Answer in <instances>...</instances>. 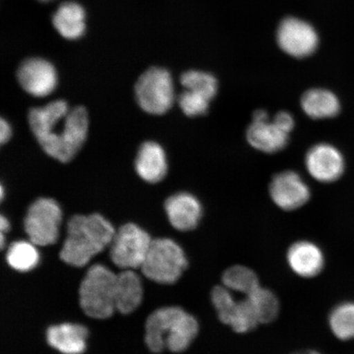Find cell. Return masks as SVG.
Masks as SVG:
<instances>
[{
    "label": "cell",
    "mask_w": 354,
    "mask_h": 354,
    "mask_svg": "<svg viewBox=\"0 0 354 354\" xmlns=\"http://www.w3.org/2000/svg\"><path fill=\"white\" fill-rule=\"evenodd\" d=\"M28 121L44 151L62 162L72 160L86 140L88 120L86 109H70L64 100L30 109Z\"/></svg>",
    "instance_id": "cell-1"
},
{
    "label": "cell",
    "mask_w": 354,
    "mask_h": 354,
    "mask_svg": "<svg viewBox=\"0 0 354 354\" xmlns=\"http://www.w3.org/2000/svg\"><path fill=\"white\" fill-rule=\"evenodd\" d=\"M115 233L113 225L100 214L73 216L68 223L60 259L73 267H84L110 245Z\"/></svg>",
    "instance_id": "cell-2"
},
{
    "label": "cell",
    "mask_w": 354,
    "mask_h": 354,
    "mask_svg": "<svg viewBox=\"0 0 354 354\" xmlns=\"http://www.w3.org/2000/svg\"><path fill=\"white\" fill-rule=\"evenodd\" d=\"M198 332L196 317L178 307H167L150 314L145 323V343L153 353L165 349L180 353L189 347Z\"/></svg>",
    "instance_id": "cell-3"
},
{
    "label": "cell",
    "mask_w": 354,
    "mask_h": 354,
    "mask_svg": "<svg viewBox=\"0 0 354 354\" xmlns=\"http://www.w3.org/2000/svg\"><path fill=\"white\" fill-rule=\"evenodd\" d=\"M117 275L104 266L88 268L79 288V302L82 311L95 319L113 316L116 304Z\"/></svg>",
    "instance_id": "cell-4"
},
{
    "label": "cell",
    "mask_w": 354,
    "mask_h": 354,
    "mask_svg": "<svg viewBox=\"0 0 354 354\" xmlns=\"http://www.w3.org/2000/svg\"><path fill=\"white\" fill-rule=\"evenodd\" d=\"M188 261L178 243L167 238L155 239L150 245L141 272L149 280L171 285L179 280Z\"/></svg>",
    "instance_id": "cell-5"
},
{
    "label": "cell",
    "mask_w": 354,
    "mask_h": 354,
    "mask_svg": "<svg viewBox=\"0 0 354 354\" xmlns=\"http://www.w3.org/2000/svg\"><path fill=\"white\" fill-rule=\"evenodd\" d=\"M136 95L145 112L153 115L167 113L176 100L174 80L170 73L161 68L146 71L136 83Z\"/></svg>",
    "instance_id": "cell-6"
},
{
    "label": "cell",
    "mask_w": 354,
    "mask_h": 354,
    "mask_svg": "<svg viewBox=\"0 0 354 354\" xmlns=\"http://www.w3.org/2000/svg\"><path fill=\"white\" fill-rule=\"evenodd\" d=\"M152 241L149 234L138 225H123L110 243V259L119 268H140Z\"/></svg>",
    "instance_id": "cell-7"
},
{
    "label": "cell",
    "mask_w": 354,
    "mask_h": 354,
    "mask_svg": "<svg viewBox=\"0 0 354 354\" xmlns=\"http://www.w3.org/2000/svg\"><path fill=\"white\" fill-rule=\"evenodd\" d=\"M62 210L54 199L41 198L29 207L24 220L29 240L38 246L54 245L59 237Z\"/></svg>",
    "instance_id": "cell-8"
},
{
    "label": "cell",
    "mask_w": 354,
    "mask_h": 354,
    "mask_svg": "<svg viewBox=\"0 0 354 354\" xmlns=\"http://www.w3.org/2000/svg\"><path fill=\"white\" fill-rule=\"evenodd\" d=\"M211 299L221 322L237 333H247L260 324L254 305L247 296L236 299L232 290L218 286L212 290Z\"/></svg>",
    "instance_id": "cell-9"
},
{
    "label": "cell",
    "mask_w": 354,
    "mask_h": 354,
    "mask_svg": "<svg viewBox=\"0 0 354 354\" xmlns=\"http://www.w3.org/2000/svg\"><path fill=\"white\" fill-rule=\"evenodd\" d=\"M278 46L291 57L304 59L316 51L319 39L308 22L295 17L283 20L277 30Z\"/></svg>",
    "instance_id": "cell-10"
},
{
    "label": "cell",
    "mask_w": 354,
    "mask_h": 354,
    "mask_svg": "<svg viewBox=\"0 0 354 354\" xmlns=\"http://www.w3.org/2000/svg\"><path fill=\"white\" fill-rule=\"evenodd\" d=\"M269 193L274 203L286 211L299 209L311 196L308 185L293 171H282L274 176Z\"/></svg>",
    "instance_id": "cell-11"
},
{
    "label": "cell",
    "mask_w": 354,
    "mask_h": 354,
    "mask_svg": "<svg viewBox=\"0 0 354 354\" xmlns=\"http://www.w3.org/2000/svg\"><path fill=\"white\" fill-rule=\"evenodd\" d=\"M17 79L26 92L38 98L52 94L57 84L54 65L41 57L25 60L17 71Z\"/></svg>",
    "instance_id": "cell-12"
},
{
    "label": "cell",
    "mask_w": 354,
    "mask_h": 354,
    "mask_svg": "<svg viewBox=\"0 0 354 354\" xmlns=\"http://www.w3.org/2000/svg\"><path fill=\"white\" fill-rule=\"evenodd\" d=\"M305 166L310 176L322 183H334L344 171L342 153L335 146L325 143L313 145L308 150Z\"/></svg>",
    "instance_id": "cell-13"
},
{
    "label": "cell",
    "mask_w": 354,
    "mask_h": 354,
    "mask_svg": "<svg viewBox=\"0 0 354 354\" xmlns=\"http://www.w3.org/2000/svg\"><path fill=\"white\" fill-rule=\"evenodd\" d=\"M248 142L259 151L275 153L281 151L289 142V134L270 120L264 110L255 111L253 122L246 131Z\"/></svg>",
    "instance_id": "cell-14"
},
{
    "label": "cell",
    "mask_w": 354,
    "mask_h": 354,
    "mask_svg": "<svg viewBox=\"0 0 354 354\" xmlns=\"http://www.w3.org/2000/svg\"><path fill=\"white\" fill-rule=\"evenodd\" d=\"M169 223L177 231H192L203 215L201 203L193 194L180 192L168 198L165 205Z\"/></svg>",
    "instance_id": "cell-15"
},
{
    "label": "cell",
    "mask_w": 354,
    "mask_h": 354,
    "mask_svg": "<svg viewBox=\"0 0 354 354\" xmlns=\"http://www.w3.org/2000/svg\"><path fill=\"white\" fill-rule=\"evenodd\" d=\"M287 261L292 271L304 278L317 276L325 263L320 248L315 243L304 241L296 242L290 247Z\"/></svg>",
    "instance_id": "cell-16"
},
{
    "label": "cell",
    "mask_w": 354,
    "mask_h": 354,
    "mask_svg": "<svg viewBox=\"0 0 354 354\" xmlns=\"http://www.w3.org/2000/svg\"><path fill=\"white\" fill-rule=\"evenodd\" d=\"M136 170L140 178L149 183H158L167 172V160L165 150L157 143L149 141L140 146L137 153Z\"/></svg>",
    "instance_id": "cell-17"
},
{
    "label": "cell",
    "mask_w": 354,
    "mask_h": 354,
    "mask_svg": "<svg viewBox=\"0 0 354 354\" xmlns=\"http://www.w3.org/2000/svg\"><path fill=\"white\" fill-rule=\"evenodd\" d=\"M87 335L85 326L73 323L50 326L46 332L48 344L64 354H81L85 351Z\"/></svg>",
    "instance_id": "cell-18"
},
{
    "label": "cell",
    "mask_w": 354,
    "mask_h": 354,
    "mask_svg": "<svg viewBox=\"0 0 354 354\" xmlns=\"http://www.w3.org/2000/svg\"><path fill=\"white\" fill-rule=\"evenodd\" d=\"M86 12L75 2L62 3L53 16V25L66 39H77L86 30Z\"/></svg>",
    "instance_id": "cell-19"
},
{
    "label": "cell",
    "mask_w": 354,
    "mask_h": 354,
    "mask_svg": "<svg viewBox=\"0 0 354 354\" xmlns=\"http://www.w3.org/2000/svg\"><path fill=\"white\" fill-rule=\"evenodd\" d=\"M143 297V287L138 275L131 269L124 270L117 275L116 310L129 314L140 306Z\"/></svg>",
    "instance_id": "cell-20"
},
{
    "label": "cell",
    "mask_w": 354,
    "mask_h": 354,
    "mask_svg": "<svg viewBox=\"0 0 354 354\" xmlns=\"http://www.w3.org/2000/svg\"><path fill=\"white\" fill-rule=\"evenodd\" d=\"M300 104L305 114L313 119L334 118L340 111L338 97L326 88H310L301 97Z\"/></svg>",
    "instance_id": "cell-21"
},
{
    "label": "cell",
    "mask_w": 354,
    "mask_h": 354,
    "mask_svg": "<svg viewBox=\"0 0 354 354\" xmlns=\"http://www.w3.org/2000/svg\"><path fill=\"white\" fill-rule=\"evenodd\" d=\"M223 282L230 290L245 296L253 293L260 287L258 276L253 270L239 265L228 268L224 272Z\"/></svg>",
    "instance_id": "cell-22"
},
{
    "label": "cell",
    "mask_w": 354,
    "mask_h": 354,
    "mask_svg": "<svg viewBox=\"0 0 354 354\" xmlns=\"http://www.w3.org/2000/svg\"><path fill=\"white\" fill-rule=\"evenodd\" d=\"M8 265L16 271L26 272L39 263V253L32 242L19 241L12 243L7 252Z\"/></svg>",
    "instance_id": "cell-23"
},
{
    "label": "cell",
    "mask_w": 354,
    "mask_h": 354,
    "mask_svg": "<svg viewBox=\"0 0 354 354\" xmlns=\"http://www.w3.org/2000/svg\"><path fill=\"white\" fill-rule=\"evenodd\" d=\"M180 84L184 90L198 93L212 100L218 93V84L211 73L198 70H190L180 77Z\"/></svg>",
    "instance_id": "cell-24"
},
{
    "label": "cell",
    "mask_w": 354,
    "mask_h": 354,
    "mask_svg": "<svg viewBox=\"0 0 354 354\" xmlns=\"http://www.w3.org/2000/svg\"><path fill=\"white\" fill-rule=\"evenodd\" d=\"M329 325L333 334L339 339L354 338V304H339L331 312Z\"/></svg>",
    "instance_id": "cell-25"
},
{
    "label": "cell",
    "mask_w": 354,
    "mask_h": 354,
    "mask_svg": "<svg viewBox=\"0 0 354 354\" xmlns=\"http://www.w3.org/2000/svg\"><path fill=\"white\" fill-rule=\"evenodd\" d=\"M253 304L261 323H269L276 319L280 310L277 296L271 290L259 287L253 293L247 295Z\"/></svg>",
    "instance_id": "cell-26"
},
{
    "label": "cell",
    "mask_w": 354,
    "mask_h": 354,
    "mask_svg": "<svg viewBox=\"0 0 354 354\" xmlns=\"http://www.w3.org/2000/svg\"><path fill=\"white\" fill-rule=\"evenodd\" d=\"M211 101L205 95L187 90H184L178 98L180 108L188 117L201 116L207 113Z\"/></svg>",
    "instance_id": "cell-27"
},
{
    "label": "cell",
    "mask_w": 354,
    "mask_h": 354,
    "mask_svg": "<svg viewBox=\"0 0 354 354\" xmlns=\"http://www.w3.org/2000/svg\"><path fill=\"white\" fill-rule=\"evenodd\" d=\"M273 121L275 122L281 129L288 133V134H290V132L293 131L295 125L293 116L290 113L286 112V111L279 112L275 118H273Z\"/></svg>",
    "instance_id": "cell-28"
},
{
    "label": "cell",
    "mask_w": 354,
    "mask_h": 354,
    "mask_svg": "<svg viewBox=\"0 0 354 354\" xmlns=\"http://www.w3.org/2000/svg\"><path fill=\"white\" fill-rule=\"evenodd\" d=\"M12 136V129L10 124L3 118L0 121V141L1 144L8 142Z\"/></svg>",
    "instance_id": "cell-29"
},
{
    "label": "cell",
    "mask_w": 354,
    "mask_h": 354,
    "mask_svg": "<svg viewBox=\"0 0 354 354\" xmlns=\"http://www.w3.org/2000/svg\"><path fill=\"white\" fill-rule=\"evenodd\" d=\"M0 230H1V234L7 232L10 230V223L3 215L0 218Z\"/></svg>",
    "instance_id": "cell-30"
},
{
    "label": "cell",
    "mask_w": 354,
    "mask_h": 354,
    "mask_svg": "<svg viewBox=\"0 0 354 354\" xmlns=\"http://www.w3.org/2000/svg\"><path fill=\"white\" fill-rule=\"evenodd\" d=\"M295 354H321L319 353H317V351H303Z\"/></svg>",
    "instance_id": "cell-31"
},
{
    "label": "cell",
    "mask_w": 354,
    "mask_h": 354,
    "mask_svg": "<svg viewBox=\"0 0 354 354\" xmlns=\"http://www.w3.org/2000/svg\"><path fill=\"white\" fill-rule=\"evenodd\" d=\"M38 1H41V2H48V1H51V0H38Z\"/></svg>",
    "instance_id": "cell-32"
},
{
    "label": "cell",
    "mask_w": 354,
    "mask_h": 354,
    "mask_svg": "<svg viewBox=\"0 0 354 354\" xmlns=\"http://www.w3.org/2000/svg\"><path fill=\"white\" fill-rule=\"evenodd\" d=\"M3 198V188L1 187V198Z\"/></svg>",
    "instance_id": "cell-33"
}]
</instances>
